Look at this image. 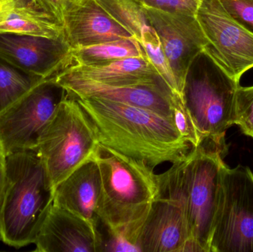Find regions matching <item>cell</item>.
<instances>
[{"label": "cell", "mask_w": 253, "mask_h": 252, "mask_svg": "<svg viewBox=\"0 0 253 252\" xmlns=\"http://www.w3.org/2000/svg\"><path fill=\"white\" fill-rule=\"evenodd\" d=\"M178 162L158 175L159 195L141 226L136 246L144 252H184L191 241Z\"/></svg>", "instance_id": "obj_8"}, {"label": "cell", "mask_w": 253, "mask_h": 252, "mask_svg": "<svg viewBox=\"0 0 253 252\" xmlns=\"http://www.w3.org/2000/svg\"><path fill=\"white\" fill-rule=\"evenodd\" d=\"M140 4L163 11L196 16L202 0H136Z\"/></svg>", "instance_id": "obj_24"}, {"label": "cell", "mask_w": 253, "mask_h": 252, "mask_svg": "<svg viewBox=\"0 0 253 252\" xmlns=\"http://www.w3.org/2000/svg\"><path fill=\"white\" fill-rule=\"evenodd\" d=\"M34 244L37 252H103V238L88 222L52 204Z\"/></svg>", "instance_id": "obj_15"}, {"label": "cell", "mask_w": 253, "mask_h": 252, "mask_svg": "<svg viewBox=\"0 0 253 252\" xmlns=\"http://www.w3.org/2000/svg\"><path fill=\"white\" fill-rule=\"evenodd\" d=\"M62 26L71 50L133 38L96 0H66Z\"/></svg>", "instance_id": "obj_14"}, {"label": "cell", "mask_w": 253, "mask_h": 252, "mask_svg": "<svg viewBox=\"0 0 253 252\" xmlns=\"http://www.w3.org/2000/svg\"><path fill=\"white\" fill-rule=\"evenodd\" d=\"M230 15L253 33V0H221Z\"/></svg>", "instance_id": "obj_25"}, {"label": "cell", "mask_w": 253, "mask_h": 252, "mask_svg": "<svg viewBox=\"0 0 253 252\" xmlns=\"http://www.w3.org/2000/svg\"><path fill=\"white\" fill-rule=\"evenodd\" d=\"M0 154H4V150H3L2 144H1V141H0Z\"/></svg>", "instance_id": "obj_29"}, {"label": "cell", "mask_w": 253, "mask_h": 252, "mask_svg": "<svg viewBox=\"0 0 253 252\" xmlns=\"http://www.w3.org/2000/svg\"><path fill=\"white\" fill-rule=\"evenodd\" d=\"M0 239H1V238H0Z\"/></svg>", "instance_id": "obj_30"}, {"label": "cell", "mask_w": 253, "mask_h": 252, "mask_svg": "<svg viewBox=\"0 0 253 252\" xmlns=\"http://www.w3.org/2000/svg\"><path fill=\"white\" fill-rule=\"evenodd\" d=\"M236 105V124L240 127L244 134L253 138V86H239Z\"/></svg>", "instance_id": "obj_23"}, {"label": "cell", "mask_w": 253, "mask_h": 252, "mask_svg": "<svg viewBox=\"0 0 253 252\" xmlns=\"http://www.w3.org/2000/svg\"><path fill=\"white\" fill-rule=\"evenodd\" d=\"M122 27L139 41L151 27L144 6L136 0H96Z\"/></svg>", "instance_id": "obj_21"}, {"label": "cell", "mask_w": 253, "mask_h": 252, "mask_svg": "<svg viewBox=\"0 0 253 252\" xmlns=\"http://www.w3.org/2000/svg\"><path fill=\"white\" fill-rule=\"evenodd\" d=\"M211 252H253V173L249 167H223Z\"/></svg>", "instance_id": "obj_7"}, {"label": "cell", "mask_w": 253, "mask_h": 252, "mask_svg": "<svg viewBox=\"0 0 253 252\" xmlns=\"http://www.w3.org/2000/svg\"><path fill=\"white\" fill-rule=\"evenodd\" d=\"M100 192L99 166L92 160L56 186L53 204L77 215L99 231L97 209Z\"/></svg>", "instance_id": "obj_16"}, {"label": "cell", "mask_w": 253, "mask_h": 252, "mask_svg": "<svg viewBox=\"0 0 253 252\" xmlns=\"http://www.w3.org/2000/svg\"><path fill=\"white\" fill-rule=\"evenodd\" d=\"M0 34L65 39L62 24L33 0H13L0 13Z\"/></svg>", "instance_id": "obj_18"}, {"label": "cell", "mask_w": 253, "mask_h": 252, "mask_svg": "<svg viewBox=\"0 0 253 252\" xmlns=\"http://www.w3.org/2000/svg\"><path fill=\"white\" fill-rule=\"evenodd\" d=\"M59 72L110 85H167L147 56L101 65L71 64Z\"/></svg>", "instance_id": "obj_17"}, {"label": "cell", "mask_w": 253, "mask_h": 252, "mask_svg": "<svg viewBox=\"0 0 253 252\" xmlns=\"http://www.w3.org/2000/svg\"><path fill=\"white\" fill-rule=\"evenodd\" d=\"M13 1V0H0V13L7 8Z\"/></svg>", "instance_id": "obj_28"}, {"label": "cell", "mask_w": 253, "mask_h": 252, "mask_svg": "<svg viewBox=\"0 0 253 252\" xmlns=\"http://www.w3.org/2000/svg\"><path fill=\"white\" fill-rule=\"evenodd\" d=\"M75 99L88 115L100 145L151 168L178 162L193 149L172 119L153 111L99 98Z\"/></svg>", "instance_id": "obj_1"}, {"label": "cell", "mask_w": 253, "mask_h": 252, "mask_svg": "<svg viewBox=\"0 0 253 252\" xmlns=\"http://www.w3.org/2000/svg\"><path fill=\"white\" fill-rule=\"evenodd\" d=\"M100 144L88 115L77 99L67 96L42 132L37 151L53 187L88 161Z\"/></svg>", "instance_id": "obj_4"}, {"label": "cell", "mask_w": 253, "mask_h": 252, "mask_svg": "<svg viewBox=\"0 0 253 252\" xmlns=\"http://www.w3.org/2000/svg\"><path fill=\"white\" fill-rule=\"evenodd\" d=\"M94 160L101 176L100 225L108 235L123 238L138 249V232L159 195V176L142 161L102 145Z\"/></svg>", "instance_id": "obj_2"}, {"label": "cell", "mask_w": 253, "mask_h": 252, "mask_svg": "<svg viewBox=\"0 0 253 252\" xmlns=\"http://www.w3.org/2000/svg\"><path fill=\"white\" fill-rule=\"evenodd\" d=\"M196 17L208 41L204 52L239 82L253 68V33L229 13L221 0H202Z\"/></svg>", "instance_id": "obj_9"}, {"label": "cell", "mask_w": 253, "mask_h": 252, "mask_svg": "<svg viewBox=\"0 0 253 252\" xmlns=\"http://www.w3.org/2000/svg\"><path fill=\"white\" fill-rule=\"evenodd\" d=\"M139 43L144 49L146 56L171 92L175 96H179L182 99L178 90L175 75L162 50L157 33L153 27L144 34Z\"/></svg>", "instance_id": "obj_22"}, {"label": "cell", "mask_w": 253, "mask_h": 252, "mask_svg": "<svg viewBox=\"0 0 253 252\" xmlns=\"http://www.w3.org/2000/svg\"><path fill=\"white\" fill-rule=\"evenodd\" d=\"M74 99L95 97L153 111L173 121L174 110L180 102L165 84L110 85L58 72L50 78Z\"/></svg>", "instance_id": "obj_12"}, {"label": "cell", "mask_w": 253, "mask_h": 252, "mask_svg": "<svg viewBox=\"0 0 253 252\" xmlns=\"http://www.w3.org/2000/svg\"><path fill=\"white\" fill-rule=\"evenodd\" d=\"M239 82L229 76L205 52L193 62L183 91V102L202 142L224 144L229 127L236 123Z\"/></svg>", "instance_id": "obj_5"}, {"label": "cell", "mask_w": 253, "mask_h": 252, "mask_svg": "<svg viewBox=\"0 0 253 252\" xmlns=\"http://www.w3.org/2000/svg\"><path fill=\"white\" fill-rule=\"evenodd\" d=\"M71 48L63 38L0 34V56L28 73L48 79L68 66Z\"/></svg>", "instance_id": "obj_13"}, {"label": "cell", "mask_w": 253, "mask_h": 252, "mask_svg": "<svg viewBox=\"0 0 253 252\" xmlns=\"http://www.w3.org/2000/svg\"><path fill=\"white\" fill-rule=\"evenodd\" d=\"M43 80L16 68L0 56V113Z\"/></svg>", "instance_id": "obj_20"}, {"label": "cell", "mask_w": 253, "mask_h": 252, "mask_svg": "<svg viewBox=\"0 0 253 252\" xmlns=\"http://www.w3.org/2000/svg\"><path fill=\"white\" fill-rule=\"evenodd\" d=\"M146 53L135 38H121L102 44L71 50V64L101 65L128 58L146 57Z\"/></svg>", "instance_id": "obj_19"}, {"label": "cell", "mask_w": 253, "mask_h": 252, "mask_svg": "<svg viewBox=\"0 0 253 252\" xmlns=\"http://www.w3.org/2000/svg\"><path fill=\"white\" fill-rule=\"evenodd\" d=\"M6 186V156L0 154V211L4 200Z\"/></svg>", "instance_id": "obj_27"}, {"label": "cell", "mask_w": 253, "mask_h": 252, "mask_svg": "<svg viewBox=\"0 0 253 252\" xmlns=\"http://www.w3.org/2000/svg\"><path fill=\"white\" fill-rule=\"evenodd\" d=\"M37 5L56 18L62 25V11L66 0H33Z\"/></svg>", "instance_id": "obj_26"}, {"label": "cell", "mask_w": 253, "mask_h": 252, "mask_svg": "<svg viewBox=\"0 0 253 252\" xmlns=\"http://www.w3.org/2000/svg\"><path fill=\"white\" fill-rule=\"evenodd\" d=\"M54 187L37 150L6 156V186L0 211V238L15 249L34 244L53 204Z\"/></svg>", "instance_id": "obj_3"}, {"label": "cell", "mask_w": 253, "mask_h": 252, "mask_svg": "<svg viewBox=\"0 0 253 252\" xmlns=\"http://www.w3.org/2000/svg\"><path fill=\"white\" fill-rule=\"evenodd\" d=\"M65 96L60 86L44 79L0 113V141L5 156L37 150L42 132Z\"/></svg>", "instance_id": "obj_10"}, {"label": "cell", "mask_w": 253, "mask_h": 252, "mask_svg": "<svg viewBox=\"0 0 253 252\" xmlns=\"http://www.w3.org/2000/svg\"><path fill=\"white\" fill-rule=\"evenodd\" d=\"M202 142L179 161L193 244L199 252H211L214 219L219 197L222 146Z\"/></svg>", "instance_id": "obj_6"}, {"label": "cell", "mask_w": 253, "mask_h": 252, "mask_svg": "<svg viewBox=\"0 0 253 252\" xmlns=\"http://www.w3.org/2000/svg\"><path fill=\"white\" fill-rule=\"evenodd\" d=\"M144 7L150 25L157 33L183 99L190 68L208 44L205 34L196 16Z\"/></svg>", "instance_id": "obj_11"}]
</instances>
